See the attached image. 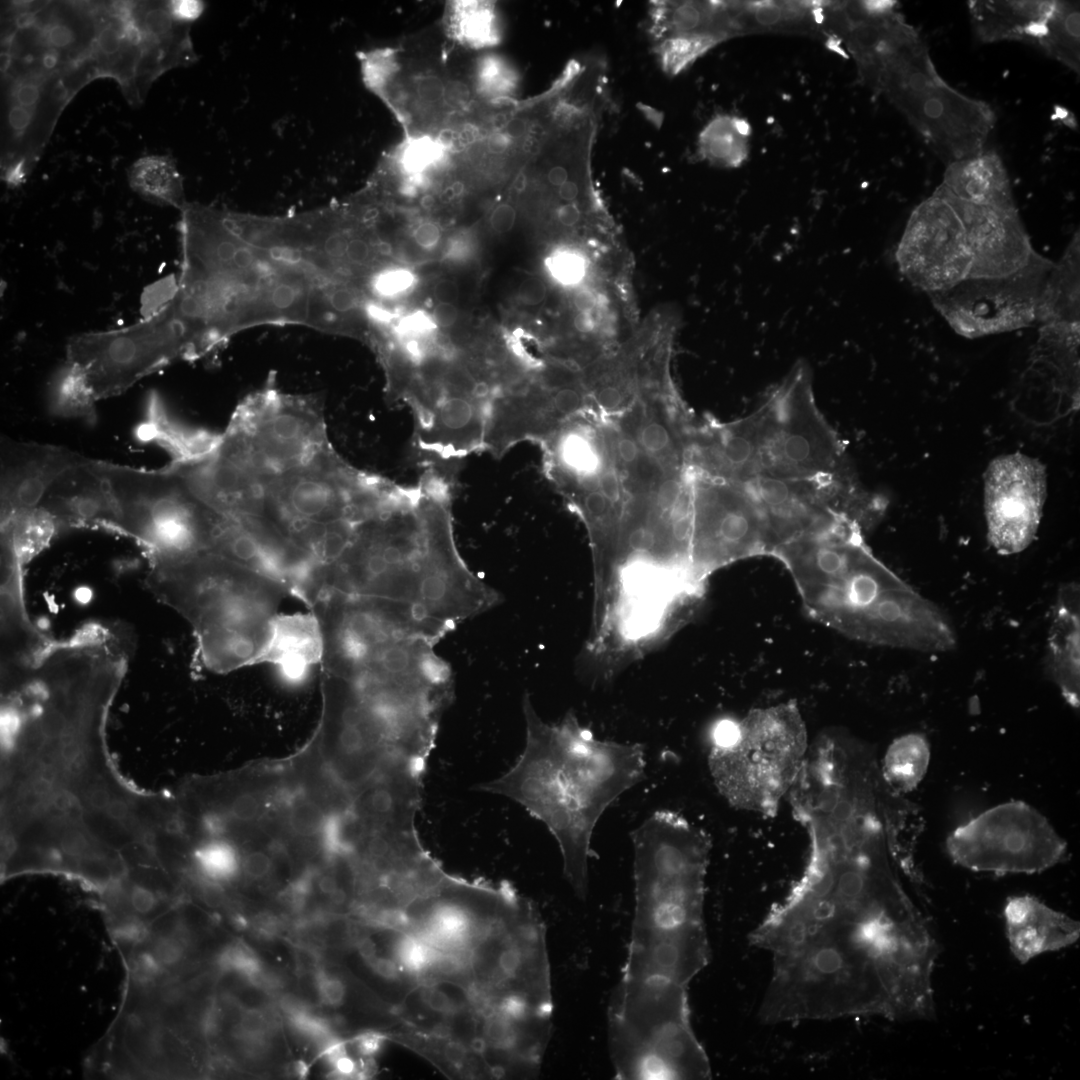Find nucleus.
<instances>
[{"instance_id":"obj_27","label":"nucleus","mask_w":1080,"mask_h":1080,"mask_svg":"<svg viewBox=\"0 0 1080 1080\" xmlns=\"http://www.w3.org/2000/svg\"><path fill=\"white\" fill-rule=\"evenodd\" d=\"M139 437L164 448L172 457L171 462L183 463L210 452L218 434L191 429L174 421L160 396L151 393L147 400L145 420L139 426Z\"/></svg>"},{"instance_id":"obj_32","label":"nucleus","mask_w":1080,"mask_h":1080,"mask_svg":"<svg viewBox=\"0 0 1080 1080\" xmlns=\"http://www.w3.org/2000/svg\"><path fill=\"white\" fill-rule=\"evenodd\" d=\"M46 401L49 411L58 417L96 423L94 397L82 372L66 360L50 377Z\"/></svg>"},{"instance_id":"obj_43","label":"nucleus","mask_w":1080,"mask_h":1080,"mask_svg":"<svg viewBox=\"0 0 1080 1080\" xmlns=\"http://www.w3.org/2000/svg\"><path fill=\"white\" fill-rule=\"evenodd\" d=\"M259 810V801L251 794L237 796L229 808L230 814L235 819L243 821L254 819L258 815Z\"/></svg>"},{"instance_id":"obj_30","label":"nucleus","mask_w":1080,"mask_h":1080,"mask_svg":"<svg viewBox=\"0 0 1080 1080\" xmlns=\"http://www.w3.org/2000/svg\"><path fill=\"white\" fill-rule=\"evenodd\" d=\"M930 759L931 747L926 736L908 733L896 738L888 747L880 772L891 790L908 793L924 779Z\"/></svg>"},{"instance_id":"obj_31","label":"nucleus","mask_w":1080,"mask_h":1080,"mask_svg":"<svg viewBox=\"0 0 1080 1080\" xmlns=\"http://www.w3.org/2000/svg\"><path fill=\"white\" fill-rule=\"evenodd\" d=\"M750 124L742 117L718 115L698 136L699 155L713 165L735 168L749 153Z\"/></svg>"},{"instance_id":"obj_51","label":"nucleus","mask_w":1080,"mask_h":1080,"mask_svg":"<svg viewBox=\"0 0 1080 1080\" xmlns=\"http://www.w3.org/2000/svg\"><path fill=\"white\" fill-rule=\"evenodd\" d=\"M457 318V309L450 303H438L433 310V320L436 325L447 328L453 325Z\"/></svg>"},{"instance_id":"obj_28","label":"nucleus","mask_w":1080,"mask_h":1080,"mask_svg":"<svg viewBox=\"0 0 1080 1080\" xmlns=\"http://www.w3.org/2000/svg\"><path fill=\"white\" fill-rule=\"evenodd\" d=\"M1079 245L1077 233L1046 277L1038 311L1041 325H1079Z\"/></svg>"},{"instance_id":"obj_42","label":"nucleus","mask_w":1080,"mask_h":1080,"mask_svg":"<svg viewBox=\"0 0 1080 1080\" xmlns=\"http://www.w3.org/2000/svg\"><path fill=\"white\" fill-rule=\"evenodd\" d=\"M546 286L538 278H527L521 282L518 288L519 300L530 306L542 303L546 297Z\"/></svg>"},{"instance_id":"obj_7","label":"nucleus","mask_w":1080,"mask_h":1080,"mask_svg":"<svg viewBox=\"0 0 1080 1080\" xmlns=\"http://www.w3.org/2000/svg\"><path fill=\"white\" fill-rule=\"evenodd\" d=\"M146 584L192 628L197 654L210 671L255 665L289 588L214 552L148 561Z\"/></svg>"},{"instance_id":"obj_24","label":"nucleus","mask_w":1080,"mask_h":1080,"mask_svg":"<svg viewBox=\"0 0 1080 1080\" xmlns=\"http://www.w3.org/2000/svg\"><path fill=\"white\" fill-rule=\"evenodd\" d=\"M323 637L313 612L278 614L256 664L276 666L289 682H301L310 668L321 663Z\"/></svg>"},{"instance_id":"obj_54","label":"nucleus","mask_w":1080,"mask_h":1080,"mask_svg":"<svg viewBox=\"0 0 1080 1080\" xmlns=\"http://www.w3.org/2000/svg\"><path fill=\"white\" fill-rule=\"evenodd\" d=\"M318 886L320 891L327 894L330 899L342 890V888L339 887L337 880L331 875L321 877Z\"/></svg>"},{"instance_id":"obj_6","label":"nucleus","mask_w":1080,"mask_h":1080,"mask_svg":"<svg viewBox=\"0 0 1080 1080\" xmlns=\"http://www.w3.org/2000/svg\"><path fill=\"white\" fill-rule=\"evenodd\" d=\"M772 556L790 572L808 613L839 633L922 652L955 648L946 615L875 557L855 522L799 536Z\"/></svg>"},{"instance_id":"obj_50","label":"nucleus","mask_w":1080,"mask_h":1080,"mask_svg":"<svg viewBox=\"0 0 1080 1080\" xmlns=\"http://www.w3.org/2000/svg\"><path fill=\"white\" fill-rule=\"evenodd\" d=\"M434 297L439 303L453 304L459 298L458 285L452 280H441L433 289Z\"/></svg>"},{"instance_id":"obj_14","label":"nucleus","mask_w":1080,"mask_h":1080,"mask_svg":"<svg viewBox=\"0 0 1080 1080\" xmlns=\"http://www.w3.org/2000/svg\"><path fill=\"white\" fill-rule=\"evenodd\" d=\"M691 472V565L695 580L705 586L718 569L754 556H771L769 528L750 494L736 481L692 467Z\"/></svg>"},{"instance_id":"obj_5","label":"nucleus","mask_w":1080,"mask_h":1080,"mask_svg":"<svg viewBox=\"0 0 1080 1080\" xmlns=\"http://www.w3.org/2000/svg\"><path fill=\"white\" fill-rule=\"evenodd\" d=\"M522 707L523 751L507 772L479 789L517 802L549 829L564 876L583 900L593 831L605 810L644 779L645 752L640 744L596 738L572 713L547 723L528 695Z\"/></svg>"},{"instance_id":"obj_25","label":"nucleus","mask_w":1080,"mask_h":1080,"mask_svg":"<svg viewBox=\"0 0 1080 1080\" xmlns=\"http://www.w3.org/2000/svg\"><path fill=\"white\" fill-rule=\"evenodd\" d=\"M1053 1H969L974 34L985 43L1035 44Z\"/></svg>"},{"instance_id":"obj_2","label":"nucleus","mask_w":1080,"mask_h":1080,"mask_svg":"<svg viewBox=\"0 0 1080 1080\" xmlns=\"http://www.w3.org/2000/svg\"><path fill=\"white\" fill-rule=\"evenodd\" d=\"M381 479L335 450L317 394H290L247 414L222 435L205 470L208 495L227 517L316 566L334 558Z\"/></svg>"},{"instance_id":"obj_37","label":"nucleus","mask_w":1080,"mask_h":1080,"mask_svg":"<svg viewBox=\"0 0 1080 1080\" xmlns=\"http://www.w3.org/2000/svg\"><path fill=\"white\" fill-rule=\"evenodd\" d=\"M439 156V149L429 140H418L403 152V166L408 171L422 170Z\"/></svg>"},{"instance_id":"obj_61","label":"nucleus","mask_w":1080,"mask_h":1080,"mask_svg":"<svg viewBox=\"0 0 1080 1080\" xmlns=\"http://www.w3.org/2000/svg\"><path fill=\"white\" fill-rule=\"evenodd\" d=\"M421 206L426 210L432 209L435 206L434 197L432 195H429V194L424 195L421 198Z\"/></svg>"},{"instance_id":"obj_36","label":"nucleus","mask_w":1080,"mask_h":1080,"mask_svg":"<svg viewBox=\"0 0 1080 1080\" xmlns=\"http://www.w3.org/2000/svg\"><path fill=\"white\" fill-rule=\"evenodd\" d=\"M414 283L411 272L402 268L385 269L373 277L372 288L381 297H395Z\"/></svg>"},{"instance_id":"obj_49","label":"nucleus","mask_w":1080,"mask_h":1080,"mask_svg":"<svg viewBox=\"0 0 1080 1080\" xmlns=\"http://www.w3.org/2000/svg\"><path fill=\"white\" fill-rule=\"evenodd\" d=\"M441 238L439 227L433 223H423L414 232L416 243L424 249H432Z\"/></svg>"},{"instance_id":"obj_26","label":"nucleus","mask_w":1080,"mask_h":1080,"mask_svg":"<svg viewBox=\"0 0 1080 1080\" xmlns=\"http://www.w3.org/2000/svg\"><path fill=\"white\" fill-rule=\"evenodd\" d=\"M947 194L974 204H1014L1012 187L1000 156L986 151L947 164L939 185Z\"/></svg>"},{"instance_id":"obj_60","label":"nucleus","mask_w":1080,"mask_h":1080,"mask_svg":"<svg viewBox=\"0 0 1080 1080\" xmlns=\"http://www.w3.org/2000/svg\"><path fill=\"white\" fill-rule=\"evenodd\" d=\"M527 179L524 173H519L513 182V187L517 192L525 190Z\"/></svg>"},{"instance_id":"obj_21","label":"nucleus","mask_w":1080,"mask_h":1080,"mask_svg":"<svg viewBox=\"0 0 1080 1080\" xmlns=\"http://www.w3.org/2000/svg\"><path fill=\"white\" fill-rule=\"evenodd\" d=\"M96 461L88 458L66 470L41 501L39 507L54 519L60 531L78 527L113 531V500Z\"/></svg>"},{"instance_id":"obj_41","label":"nucleus","mask_w":1080,"mask_h":1080,"mask_svg":"<svg viewBox=\"0 0 1080 1080\" xmlns=\"http://www.w3.org/2000/svg\"><path fill=\"white\" fill-rule=\"evenodd\" d=\"M436 328L433 318L424 312H416L403 318L397 327L402 335L424 334Z\"/></svg>"},{"instance_id":"obj_11","label":"nucleus","mask_w":1080,"mask_h":1080,"mask_svg":"<svg viewBox=\"0 0 1080 1080\" xmlns=\"http://www.w3.org/2000/svg\"><path fill=\"white\" fill-rule=\"evenodd\" d=\"M96 464L113 500V531L137 542L148 561L213 549L224 517L194 494L174 465L143 469L102 460Z\"/></svg>"},{"instance_id":"obj_17","label":"nucleus","mask_w":1080,"mask_h":1080,"mask_svg":"<svg viewBox=\"0 0 1080 1080\" xmlns=\"http://www.w3.org/2000/svg\"><path fill=\"white\" fill-rule=\"evenodd\" d=\"M1047 493L1045 466L1022 453L994 458L984 474L987 538L1001 555L1022 552L1034 540Z\"/></svg>"},{"instance_id":"obj_12","label":"nucleus","mask_w":1080,"mask_h":1080,"mask_svg":"<svg viewBox=\"0 0 1080 1080\" xmlns=\"http://www.w3.org/2000/svg\"><path fill=\"white\" fill-rule=\"evenodd\" d=\"M952 861L975 872L1033 874L1058 864L1067 843L1023 801L995 805L956 827L946 839Z\"/></svg>"},{"instance_id":"obj_52","label":"nucleus","mask_w":1080,"mask_h":1080,"mask_svg":"<svg viewBox=\"0 0 1080 1080\" xmlns=\"http://www.w3.org/2000/svg\"><path fill=\"white\" fill-rule=\"evenodd\" d=\"M557 218L562 225L572 227L579 222L581 212L576 204L570 202L562 205L558 209Z\"/></svg>"},{"instance_id":"obj_48","label":"nucleus","mask_w":1080,"mask_h":1080,"mask_svg":"<svg viewBox=\"0 0 1080 1080\" xmlns=\"http://www.w3.org/2000/svg\"><path fill=\"white\" fill-rule=\"evenodd\" d=\"M369 244L361 238H350L343 262L359 265L365 263L370 255Z\"/></svg>"},{"instance_id":"obj_16","label":"nucleus","mask_w":1080,"mask_h":1080,"mask_svg":"<svg viewBox=\"0 0 1080 1080\" xmlns=\"http://www.w3.org/2000/svg\"><path fill=\"white\" fill-rule=\"evenodd\" d=\"M895 258L900 273L928 295L970 277L972 258L963 224L938 187L910 214Z\"/></svg>"},{"instance_id":"obj_38","label":"nucleus","mask_w":1080,"mask_h":1080,"mask_svg":"<svg viewBox=\"0 0 1080 1080\" xmlns=\"http://www.w3.org/2000/svg\"><path fill=\"white\" fill-rule=\"evenodd\" d=\"M314 978L317 994L323 1003L338 1006L344 1001L346 988L342 980L321 969L315 972Z\"/></svg>"},{"instance_id":"obj_58","label":"nucleus","mask_w":1080,"mask_h":1080,"mask_svg":"<svg viewBox=\"0 0 1080 1080\" xmlns=\"http://www.w3.org/2000/svg\"><path fill=\"white\" fill-rule=\"evenodd\" d=\"M526 131V124L521 119H513L506 125V135L512 138H518L524 135Z\"/></svg>"},{"instance_id":"obj_20","label":"nucleus","mask_w":1080,"mask_h":1080,"mask_svg":"<svg viewBox=\"0 0 1080 1080\" xmlns=\"http://www.w3.org/2000/svg\"><path fill=\"white\" fill-rule=\"evenodd\" d=\"M1 551V680L27 669L51 642L31 621L24 601L25 562L9 539L0 537Z\"/></svg>"},{"instance_id":"obj_34","label":"nucleus","mask_w":1080,"mask_h":1080,"mask_svg":"<svg viewBox=\"0 0 1080 1080\" xmlns=\"http://www.w3.org/2000/svg\"><path fill=\"white\" fill-rule=\"evenodd\" d=\"M193 861L206 882L214 885L232 879L241 865L235 846L218 835H211L197 845Z\"/></svg>"},{"instance_id":"obj_13","label":"nucleus","mask_w":1080,"mask_h":1080,"mask_svg":"<svg viewBox=\"0 0 1080 1080\" xmlns=\"http://www.w3.org/2000/svg\"><path fill=\"white\" fill-rule=\"evenodd\" d=\"M67 358L96 400L119 395L140 379L186 359V344L165 305L128 326L71 337Z\"/></svg>"},{"instance_id":"obj_3","label":"nucleus","mask_w":1080,"mask_h":1080,"mask_svg":"<svg viewBox=\"0 0 1080 1080\" xmlns=\"http://www.w3.org/2000/svg\"><path fill=\"white\" fill-rule=\"evenodd\" d=\"M630 836L634 916L608 1022L635 1040H668L690 1026L688 986L709 959L704 895L710 840L668 810L651 814Z\"/></svg>"},{"instance_id":"obj_39","label":"nucleus","mask_w":1080,"mask_h":1080,"mask_svg":"<svg viewBox=\"0 0 1080 1080\" xmlns=\"http://www.w3.org/2000/svg\"><path fill=\"white\" fill-rule=\"evenodd\" d=\"M553 274L564 283L578 282L585 273L584 260L574 253H563L552 262Z\"/></svg>"},{"instance_id":"obj_10","label":"nucleus","mask_w":1080,"mask_h":1080,"mask_svg":"<svg viewBox=\"0 0 1080 1080\" xmlns=\"http://www.w3.org/2000/svg\"><path fill=\"white\" fill-rule=\"evenodd\" d=\"M708 756L719 793L739 810L770 815L792 790L809 743L798 708L781 703L722 721Z\"/></svg>"},{"instance_id":"obj_4","label":"nucleus","mask_w":1080,"mask_h":1080,"mask_svg":"<svg viewBox=\"0 0 1080 1080\" xmlns=\"http://www.w3.org/2000/svg\"><path fill=\"white\" fill-rule=\"evenodd\" d=\"M449 479L429 466L413 486L392 481L338 558L320 569V592L397 604L441 638L496 605V591L457 549Z\"/></svg>"},{"instance_id":"obj_22","label":"nucleus","mask_w":1080,"mask_h":1080,"mask_svg":"<svg viewBox=\"0 0 1080 1080\" xmlns=\"http://www.w3.org/2000/svg\"><path fill=\"white\" fill-rule=\"evenodd\" d=\"M1003 913L1010 951L1021 964L1067 948L1080 937L1078 921L1028 894L1007 898Z\"/></svg>"},{"instance_id":"obj_19","label":"nucleus","mask_w":1080,"mask_h":1080,"mask_svg":"<svg viewBox=\"0 0 1080 1080\" xmlns=\"http://www.w3.org/2000/svg\"><path fill=\"white\" fill-rule=\"evenodd\" d=\"M88 457L63 446L17 441L0 443V519L39 507L46 492L66 470Z\"/></svg>"},{"instance_id":"obj_56","label":"nucleus","mask_w":1080,"mask_h":1080,"mask_svg":"<svg viewBox=\"0 0 1080 1080\" xmlns=\"http://www.w3.org/2000/svg\"><path fill=\"white\" fill-rule=\"evenodd\" d=\"M558 194L561 199L570 203L578 197L579 187L574 181L568 180L559 187Z\"/></svg>"},{"instance_id":"obj_53","label":"nucleus","mask_w":1080,"mask_h":1080,"mask_svg":"<svg viewBox=\"0 0 1080 1080\" xmlns=\"http://www.w3.org/2000/svg\"><path fill=\"white\" fill-rule=\"evenodd\" d=\"M574 327L581 333H590L595 328V320L588 310L580 311L574 317Z\"/></svg>"},{"instance_id":"obj_46","label":"nucleus","mask_w":1080,"mask_h":1080,"mask_svg":"<svg viewBox=\"0 0 1080 1080\" xmlns=\"http://www.w3.org/2000/svg\"><path fill=\"white\" fill-rule=\"evenodd\" d=\"M242 866L247 876L260 879L269 873L272 863L268 855L255 851L244 858Z\"/></svg>"},{"instance_id":"obj_18","label":"nucleus","mask_w":1080,"mask_h":1080,"mask_svg":"<svg viewBox=\"0 0 1080 1080\" xmlns=\"http://www.w3.org/2000/svg\"><path fill=\"white\" fill-rule=\"evenodd\" d=\"M938 189L959 215L971 253L969 278H1000L1022 269L1036 252L1016 203L974 204Z\"/></svg>"},{"instance_id":"obj_33","label":"nucleus","mask_w":1080,"mask_h":1080,"mask_svg":"<svg viewBox=\"0 0 1080 1080\" xmlns=\"http://www.w3.org/2000/svg\"><path fill=\"white\" fill-rule=\"evenodd\" d=\"M1036 45L1048 56L1079 74V2L1053 1Z\"/></svg>"},{"instance_id":"obj_44","label":"nucleus","mask_w":1080,"mask_h":1080,"mask_svg":"<svg viewBox=\"0 0 1080 1080\" xmlns=\"http://www.w3.org/2000/svg\"><path fill=\"white\" fill-rule=\"evenodd\" d=\"M468 15L463 17L462 30H464L466 37L477 40L479 38L486 37L490 28V18L485 11L482 13H476L471 11Z\"/></svg>"},{"instance_id":"obj_47","label":"nucleus","mask_w":1080,"mask_h":1080,"mask_svg":"<svg viewBox=\"0 0 1080 1080\" xmlns=\"http://www.w3.org/2000/svg\"><path fill=\"white\" fill-rule=\"evenodd\" d=\"M516 211L508 204L497 206L491 214L490 224L492 229L500 234L508 233L514 227Z\"/></svg>"},{"instance_id":"obj_57","label":"nucleus","mask_w":1080,"mask_h":1080,"mask_svg":"<svg viewBox=\"0 0 1080 1080\" xmlns=\"http://www.w3.org/2000/svg\"><path fill=\"white\" fill-rule=\"evenodd\" d=\"M508 144H509V136H507L506 134L498 133V134L493 135L490 138L488 146H489V149H490L491 152H493V153H502L503 151L506 150V148L508 147Z\"/></svg>"},{"instance_id":"obj_29","label":"nucleus","mask_w":1080,"mask_h":1080,"mask_svg":"<svg viewBox=\"0 0 1080 1080\" xmlns=\"http://www.w3.org/2000/svg\"><path fill=\"white\" fill-rule=\"evenodd\" d=\"M128 182L134 192L154 204L181 211L188 203L183 178L170 156L147 155L137 159L128 170Z\"/></svg>"},{"instance_id":"obj_40","label":"nucleus","mask_w":1080,"mask_h":1080,"mask_svg":"<svg viewBox=\"0 0 1080 1080\" xmlns=\"http://www.w3.org/2000/svg\"><path fill=\"white\" fill-rule=\"evenodd\" d=\"M167 7L175 20L190 24L200 17L205 5L201 1H169Z\"/></svg>"},{"instance_id":"obj_1","label":"nucleus","mask_w":1080,"mask_h":1080,"mask_svg":"<svg viewBox=\"0 0 1080 1080\" xmlns=\"http://www.w3.org/2000/svg\"><path fill=\"white\" fill-rule=\"evenodd\" d=\"M810 840L804 875L752 933L772 962L760 1019H931L938 948L890 851L841 831Z\"/></svg>"},{"instance_id":"obj_15","label":"nucleus","mask_w":1080,"mask_h":1080,"mask_svg":"<svg viewBox=\"0 0 1080 1080\" xmlns=\"http://www.w3.org/2000/svg\"><path fill=\"white\" fill-rule=\"evenodd\" d=\"M1054 262L1035 252L1014 274L967 278L929 295L951 328L966 338L1010 332L1037 323L1046 277Z\"/></svg>"},{"instance_id":"obj_55","label":"nucleus","mask_w":1080,"mask_h":1080,"mask_svg":"<svg viewBox=\"0 0 1080 1080\" xmlns=\"http://www.w3.org/2000/svg\"><path fill=\"white\" fill-rule=\"evenodd\" d=\"M547 178L553 186L560 187L568 181V172L563 166H554L549 170Z\"/></svg>"},{"instance_id":"obj_35","label":"nucleus","mask_w":1080,"mask_h":1080,"mask_svg":"<svg viewBox=\"0 0 1080 1080\" xmlns=\"http://www.w3.org/2000/svg\"><path fill=\"white\" fill-rule=\"evenodd\" d=\"M218 964L223 971L237 972L251 981L263 967L254 952L241 942L229 945L218 957Z\"/></svg>"},{"instance_id":"obj_8","label":"nucleus","mask_w":1080,"mask_h":1080,"mask_svg":"<svg viewBox=\"0 0 1080 1080\" xmlns=\"http://www.w3.org/2000/svg\"><path fill=\"white\" fill-rule=\"evenodd\" d=\"M701 452L716 475L741 480L853 479L844 447L819 411L809 366L799 361L751 414L730 423L707 422Z\"/></svg>"},{"instance_id":"obj_9","label":"nucleus","mask_w":1080,"mask_h":1080,"mask_svg":"<svg viewBox=\"0 0 1080 1080\" xmlns=\"http://www.w3.org/2000/svg\"><path fill=\"white\" fill-rule=\"evenodd\" d=\"M858 67L947 164L984 150L996 121L993 109L940 77L913 27L906 24L891 34Z\"/></svg>"},{"instance_id":"obj_59","label":"nucleus","mask_w":1080,"mask_h":1080,"mask_svg":"<svg viewBox=\"0 0 1080 1080\" xmlns=\"http://www.w3.org/2000/svg\"><path fill=\"white\" fill-rule=\"evenodd\" d=\"M464 191V184L460 181H455L447 190L448 198L459 197Z\"/></svg>"},{"instance_id":"obj_45","label":"nucleus","mask_w":1080,"mask_h":1080,"mask_svg":"<svg viewBox=\"0 0 1080 1080\" xmlns=\"http://www.w3.org/2000/svg\"><path fill=\"white\" fill-rule=\"evenodd\" d=\"M181 941L175 938H163L154 946L153 955L158 963L172 964L182 955Z\"/></svg>"},{"instance_id":"obj_23","label":"nucleus","mask_w":1080,"mask_h":1080,"mask_svg":"<svg viewBox=\"0 0 1080 1080\" xmlns=\"http://www.w3.org/2000/svg\"><path fill=\"white\" fill-rule=\"evenodd\" d=\"M1080 614L1079 588L1063 585L1053 609L1047 646V670L1066 702L1079 707L1080 701Z\"/></svg>"}]
</instances>
